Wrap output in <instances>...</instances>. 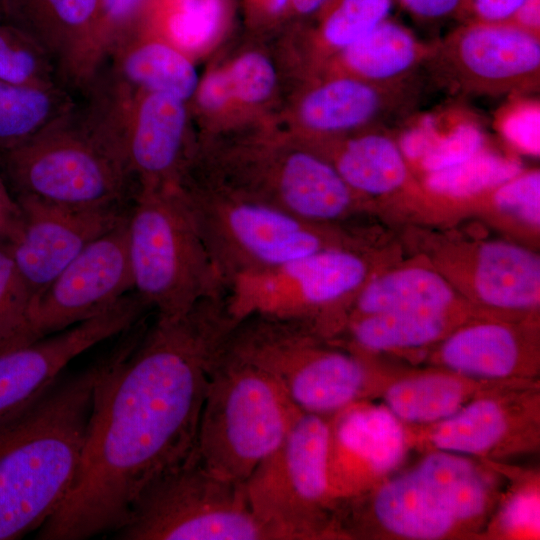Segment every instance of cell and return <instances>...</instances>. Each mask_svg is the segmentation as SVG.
Returning <instances> with one entry per match:
<instances>
[{"instance_id":"cell-1","label":"cell","mask_w":540,"mask_h":540,"mask_svg":"<svg viewBox=\"0 0 540 540\" xmlns=\"http://www.w3.org/2000/svg\"><path fill=\"white\" fill-rule=\"evenodd\" d=\"M235 324L221 298L184 316L136 324L101 361L80 465L38 539L116 532L159 474L196 449L211 368Z\"/></svg>"},{"instance_id":"cell-2","label":"cell","mask_w":540,"mask_h":540,"mask_svg":"<svg viewBox=\"0 0 540 540\" xmlns=\"http://www.w3.org/2000/svg\"><path fill=\"white\" fill-rule=\"evenodd\" d=\"M101 361L0 418V540L39 529L76 477Z\"/></svg>"},{"instance_id":"cell-3","label":"cell","mask_w":540,"mask_h":540,"mask_svg":"<svg viewBox=\"0 0 540 540\" xmlns=\"http://www.w3.org/2000/svg\"><path fill=\"white\" fill-rule=\"evenodd\" d=\"M191 172L316 223L335 224L361 202L323 155L289 132L202 138Z\"/></svg>"},{"instance_id":"cell-4","label":"cell","mask_w":540,"mask_h":540,"mask_svg":"<svg viewBox=\"0 0 540 540\" xmlns=\"http://www.w3.org/2000/svg\"><path fill=\"white\" fill-rule=\"evenodd\" d=\"M126 238L133 292L156 317L178 319L226 292L178 186L137 190Z\"/></svg>"},{"instance_id":"cell-5","label":"cell","mask_w":540,"mask_h":540,"mask_svg":"<svg viewBox=\"0 0 540 540\" xmlns=\"http://www.w3.org/2000/svg\"><path fill=\"white\" fill-rule=\"evenodd\" d=\"M301 413L274 377L223 347L209 375L197 457L215 475L244 483Z\"/></svg>"},{"instance_id":"cell-6","label":"cell","mask_w":540,"mask_h":540,"mask_svg":"<svg viewBox=\"0 0 540 540\" xmlns=\"http://www.w3.org/2000/svg\"><path fill=\"white\" fill-rule=\"evenodd\" d=\"M15 194L76 209L125 207L136 186L110 141L76 106L24 143L0 151Z\"/></svg>"},{"instance_id":"cell-7","label":"cell","mask_w":540,"mask_h":540,"mask_svg":"<svg viewBox=\"0 0 540 540\" xmlns=\"http://www.w3.org/2000/svg\"><path fill=\"white\" fill-rule=\"evenodd\" d=\"M227 284L325 248L351 245L334 224L309 221L188 173L178 185Z\"/></svg>"},{"instance_id":"cell-8","label":"cell","mask_w":540,"mask_h":540,"mask_svg":"<svg viewBox=\"0 0 540 540\" xmlns=\"http://www.w3.org/2000/svg\"><path fill=\"white\" fill-rule=\"evenodd\" d=\"M114 536L124 540H278L252 510L245 484L209 471L196 451L147 484Z\"/></svg>"},{"instance_id":"cell-9","label":"cell","mask_w":540,"mask_h":540,"mask_svg":"<svg viewBox=\"0 0 540 540\" xmlns=\"http://www.w3.org/2000/svg\"><path fill=\"white\" fill-rule=\"evenodd\" d=\"M325 339L302 322L252 315L237 320L224 348L274 377L302 412L325 416L351 406L369 383L361 357Z\"/></svg>"},{"instance_id":"cell-10","label":"cell","mask_w":540,"mask_h":540,"mask_svg":"<svg viewBox=\"0 0 540 540\" xmlns=\"http://www.w3.org/2000/svg\"><path fill=\"white\" fill-rule=\"evenodd\" d=\"M369 265L352 245L333 246L233 278L226 301L236 320L259 315L305 323L328 337L347 323Z\"/></svg>"},{"instance_id":"cell-11","label":"cell","mask_w":540,"mask_h":540,"mask_svg":"<svg viewBox=\"0 0 540 540\" xmlns=\"http://www.w3.org/2000/svg\"><path fill=\"white\" fill-rule=\"evenodd\" d=\"M332 435L325 416L302 412L244 482L252 510L278 540L335 536L327 518L338 497L331 478Z\"/></svg>"},{"instance_id":"cell-12","label":"cell","mask_w":540,"mask_h":540,"mask_svg":"<svg viewBox=\"0 0 540 540\" xmlns=\"http://www.w3.org/2000/svg\"><path fill=\"white\" fill-rule=\"evenodd\" d=\"M82 108L114 145L139 189L178 186L197 147L187 101L158 92H131L95 78Z\"/></svg>"},{"instance_id":"cell-13","label":"cell","mask_w":540,"mask_h":540,"mask_svg":"<svg viewBox=\"0 0 540 540\" xmlns=\"http://www.w3.org/2000/svg\"><path fill=\"white\" fill-rule=\"evenodd\" d=\"M423 68L456 95H530L540 86V36L505 23L463 21L433 41Z\"/></svg>"},{"instance_id":"cell-14","label":"cell","mask_w":540,"mask_h":540,"mask_svg":"<svg viewBox=\"0 0 540 540\" xmlns=\"http://www.w3.org/2000/svg\"><path fill=\"white\" fill-rule=\"evenodd\" d=\"M423 87L419 75L388 84L346 76L313 77L296 100L289 133L314 144L383 129L414 114Z\"/></svg>"},{"instance_id":"cell-15","label":"cell","mask_w":540,"mask_h":540,"mask_svg":"<svg viewBox=\"0 0 540 540\" xmlns=\"http://www.w3.org/2000/svg\"><path fill=\"white\" fill-rule=\"evenodd\" d=\"M126 220L85 247L33 300L29 342L96 316L133 292Z\"/></svg>"},{"instance_id":"cell-16","label":"cell","mask_w":540,"mask_h":540,"mask_svg":"<svg viewBox=\"0 0 540 540\" xmlns=\"http://www.w3.org/2000/svg\"><path fill=\"white\" fill-rule=\"evenodd\" d=\"M148 307L131 292L111 307L57 333L0 353V418L46 390L77 356L138 322Z\"/></svg>"},{"instance_id":"cell-17","label":"cell","mask_w":540,"mask_h":540,"mask_svg":"<svg viewBox=\"0 0 540 540\" xmlns=\"http://www.w3.org/2000/svg\"><path fill=\"white\" fill-rule=\"evenodd\" d=\"M22 228L11 244L17 270L33 300L92 241L120 224L126 207L76 209L15 194Z\"/></svg>"},{"instance_id":"cell-18","label":"cell","mask_w":540,"mask_h":540,"mask_svg":"<svg viewBox=\"0 0 540 540\" xmlns=\"http://www.w3.org/2000/svg\"><path fill=\"white\" fill-rule=\"evenodd\" d=\"M98 0H5L4 20L36 41L67 85L85 89L96 73Z\"/></svg>"},{"instance_id":"cell-19","label":"cell","mask_w":540,"mask_h":540,"mask_svg":"<svg viewBox=\"0 0 540 540\" xmlns=\"http://www.w3.org/2000/svg\"><path fill=\"white\" fill-rule=\"evenodd\" d=\"M95 76L131 92L166 93L187 102L199 82L191 58L135 25L114 43Z\"/></svg>"},{"instance_id":"cell-20","label":"cell","mask_w":540,"mask_h":540,"mask_svg":"<svg viewBox=\"0 0 540 540\" xmlns=\"http://www.w3.org/2000/svg\"><path fill=\"white\" fill-rule=\"evenodd\" d=\"M432 46L389 17L333 56L314 77L346 76L376 84L406 81L419 75Z\"/></svg>"},{"instance_id":"cell-21","label":"cell","mask_w":540,"mask_h":540,"mask_svg":"<svg viewBox=\"0 0 540 540\" xmlns=\"http://www.w3.org/2000/svg\"><path fill=\"white\" fill-rule=\"evenodd\" d=\"M305 144L323 155L361 200L394 193L409 181L408 162L383 129Z\"/></svg>"},{"instance_id":"cell-22","label":"cell","mask_w":540,"mask_h":540,"mask_svg":"<svg viewBox=\"0 0 540 540\" xmlns=\"http://www.w3.org/2000/svg\"><path fill=\"white\" fill-rule=\"evenodd\" d=\"M236 0H144L134 23L194 62L230 29Z\"/></svg>"},{"instance_id":"cell-23","label":"cell","mask_w":540,"mask_h":540,"mask_svg":"<svg viewBox=\"0 0 540 540\" xmlns=\"http://www.w3.org/2000/svg\"><path fill=\"white\" fill-rule=\"evenodd\" d=\"M473 287L481 301L502 309H530L540 300V259L521 246L490 241L476 253Z\"/></svg>"},{"instance_id":"cell-24","label":"cell","mask_w":540,"mask_h":540,"mask_svg":"<svg viewBox=\"0 0 540 540\" xmlns=\"http://www.w3.org/2000/svg\"><path fill=\"white\" fill-rule=\"evenodd\" d=\"M371 512L387 531L406 539H440L458 525L434 493L410 471L385 482L376 491Z\"/></svg>"},{"instance_id":"cell-25","label":"cell","mask_w":540,"mask_h":540,"mask_svg":"<svg viewBox=\"0 0 540 540\" xmlns=\"http://www.w3.org/2000/svg\"><path fill=\"white\" fill-rule=\"evenodd\" d=\"M394 0H327L300 25L313 77L333 56L390 17Z\"/></svg>"},{"instance_id":"cell-26","label":"cell","mask_w":540,"mask_h":540,"mask_svg":"<svg viewBox=\"0 0 540 540\" xmlns=\"http://www.w3.org/2000/svg\"><path fill=\"white\" fill-rule=\"evenodd\" d=\"M453 301V289L440 274L409 267L367 280L352 302L347 322L383 312H447Z\"/></svg>"},{"instance_id":"cell-27","label":"cell","mask_w":540,"mask_h":540,"mask_svg":"<svg viewBox=\"0 0 540 540\" xmlns=\"http://www.w3.org/2000/svg\"><path fill=\"white\" fill-rule=\"evenodd\" d=\"M440 360L463 376L506 378L518 369L520 346L509 327L480 323L450 335L440 348Z\"/></svg>"},{"instance_id":"cell-28","label":"cell","mask_w":540,"mask_h":540,"mask_svg":"<svg viewBox=\"0 0 540 540\" xmlns=\"http://www.w3.org/2000/svg\"><path fill=\"white\" fill-rule=\"evenodd\" d=\"M333 438L376 474L394 469L406 452L400 420L386 406L348 409L333 429Z\"/></svg>"},{"instance_id":"cell-29","label":"cell","mask_w":540,"mask_h":540,"mask_svg":"<svg viewBox=\"0 0 540 540\" xmlns=\"http://www.w3.org/2000/svg\"><path fill=\"white\" fill-rule=\"evenodd\" d=\"M410 472L434 493L458 524L477 519L488 507L487 480L460 454L433 452Z\"/></svg>"},{"instance_id":"cell-30","label":"cell","mask_w":540,"mask_h":540,"mask_svg":"<svg viewBox=\"0 0 540 540\" xmlns=\"http://www.w3.org/2000/svg\"><path fill=\"white\" fill-rule=\"evenodd\" d=\"M66 86H23L0 79V151L16 147L70 113Z\"/></svg>"},{"instance_id":"cell-31","label":"cell","mask_w":540,"mask_h":540,"mask_svg":"<svg viewBox=\"0 0 540 540\" xmlns=\"http://www.w3.org/2000/svg\"><path fill=\"white\" fill-rule=\"evenodd\" d=\"M354 344L369 351L423 346L447 327L446 312L393 311L364 315L347 322Z\"/></svg>"},{"instance_id":"cell-32","label":"cell","mask_w":540,"mask_h":540,"mask_svg":"<svg viewBox=\"0 0 540 540\" xmlns=\"http://www.w3.org/2000/svg\"><path fill=\"white\" fill-rule=\"evenodd\" d=\"M469 387L454 376L432 374L400 380L385 392L386 407L410 423L440 422L456 413L469 396Z\"/></svg>"},{"instance_id":"cell-33","label":"cell","mask_w":540,"mask_h":540,"mask_svg":"<svg viewBox=\"0 0 540 540\" xmlns=\"http://www.w3.org/2000/svg\"><path fill=\"white\" fill-rule=\"evenodd\" d=\"M510 419L497 400L483 398L463 405L438 422L429 439L438 450L456 454H483L496 447L508 432Z\"/></svg>"},{"instance_id":"cell-34","label":"cell","mask_w":540,"mask_h":540,"mask_svg":"<svg viewBox=\"0 0 540 540\" xmlns=\"http://www.w3.org/2000/svg\"><path fill=\"white\" fill-rule=\"evenodd\" d=\"M431 146L417 163L424 174L456 166L488 147L482 124L460 107L423 115Z\"/></svg>"},{"instance_id":"cell-35","label":"cell","mask_w":540,"mask_h":540,"mask_svg":"<svg viewBox=\"0 0 540 540\" xmlns=\"http://www.w3.org/2000/svg\"><path fill=\"white\" fill-rule=\"evenodd\" d=\"M522 171L517 158L487 147L456 166L425 174L424 186L440 196L464 199L488 192Z\"/></svg>"},{"instance_id":"cell-36","label":"cell","mask_w":540,"mask_h":540,"mask_svg":"<svg viewBox=\"0 0 540 540\" xmlns=\"http://www.w3.org/2000/svg\"><path fill=\"white\" fill-rule=\"evenodd\" d=\"M0 79L32 87L66 86L45 50L4 19H0Z\"/></svg>"},{"instance_id":"cell-37","label":"cell","mask_w":540,"mask_h":540,"mask_svg":"<svg viewBox=\"0 0 540 540\" xmlns=\"http://www.w3.org/2000/svg\"><path fill=\"white\" fill-rule=\"evenodd\" d=\"M32 296L14 262L10 242L0 240V353L29 342Z\"/></svg>"},{"instance_id":"cell-38","label":"cell","mask_w":540,"mask_h":540,"mask_svg":"<svg viewBox=\"0 0 540 540\" xmlns=\"http://www.w3.org/2000/svg\"><path fill=\"white\" fill-rule=\"evenodd\" d=\"M224 68L236 110L262 106L275 91L277 73L262 52H244Z\"/></svg>"},{"instance_id":"cell-39","label":"cell","mask_w":540,"mask_h":540,"mask_svg":"<svg viewBox=\"0 0 540 540\" xmlns=\"http://www.w3.org/2000/svg\"><path fill=\"white\" fill-rule=\"evenodd\" d=\"M496 112L494 126L514 150L533 157L540 153V105L528 95L509 97Z\"/></svg>"},{"instance_id":"cell-40","label":"cell","mask_w":540,"mask_h":540,"mask_svg":"<svg viewBox=\"0 0 540 540\" xmlns=\"http://www.w3.org/2000/svg\"><path fill=\"white\" fill-rule=\"evenodd\" d=\"M495 206L531 226L540 224L539 170L522 171L494 189Z\"/></svg>"},{"instance_id":"cell-41","label":"cell","mask_w":540,"mask_h":540,"mask_svg":"<svg viewBox=\"0 0 540 540\" xmlns=\"http://www.w3.org/2000/svg\"><path fill=\"white\" fill-rule=\"evenodd\" d=\"M143 2L144 0H98L93 46L96 73L114 43L135 23Z\"/></svg>"},{"instance_id":"cell-42","label":"cell","mask_w":540,"mask_h":540,"mask_svg":"<svg viewBox=\"0 0 540 540\" xmlns=\"http://www.w3.org/2000/svg\"><path fill=\"white\" fill-rule=\"evenodd\" d=\"M188 103H192L196 114L205 121L236 111L224 66L209 69L199 79Z\"/></svg>"},{"instance_id":"cell-43","label":"cell","mask_w":540,"mask_h":540,"mask_svg":"<svg viewBox=\"0 0 540 540\" xmlns=\"http://www.w3.org/2000/svg\"><path fill=\"white\" fill-rule=\"evenodd\" d=\"M500 523L509 532L539 528V497L534 491L514 494L504 506Z\"/></svg>"},{"instance_id":"cell-44","label":"cell","mask_w":540,"mask_h":540,"mask_svg":"<svg viewBox=\"0 0 540 540\" xmlns=\"http://www.w3.org/2000/svg\"><path fill=\"white\" fill-rule=\"evenodd\" d=\"M415 19L437 23L451 18L464 21L469 0H397Z\"/></svg>"},{"instance_id":"cell-45","label":"cell","mask_w":540,"mask_h":540,"mask_svg":"<svg viewBox=\"0 0 540 540\" xmlns=\"http://www.w3.org/2000/svg\"><path fill=\"white\" fill-rule=\"evenodd\" d=\"M290 0H242L244 19L252 29H270L286 22Z\"/></svg>"},{"instance_id":"cell-46","label":"cell","mask_w":540,"mask_h":540,"mask_svg":"<svg viewBox=\"0 0 540 540\" xmlns=\"http://www.w3.org/2000/svg\"><path fill=\"white\" fill-rule=\"evenodd\" d=\"M526 0H469L464 21L503 23Z\"/></svg>"},{"instance_id":"cell-47","label":"cell","mask_w":540,"mask_h":540,"mask_svg":"<svg viewBox=\"0 0 540 540\" xmlns=\"http://www.w3.org/2000/svg\"><path fill=\"white\" fill-rule=\"evenodd\" d=\"M22 210L0 173V240L12 243L22 228Z\"/></svg>"},{"instance_id":"cell-48","label":"cell","mask_w":540,"mask_h":540,"mask_svg":"<svg viewBox=\"0 0 540 540\" xmlns=\"http://www.w3.org/2000/svg\"><path fill=\"white\" fill-rule=\"evenodd\" d=\"M503 23L540 36V0H526Z\"/></svg>"},{"instance_id":"cell-49","label":"cell","mask_w":540,"mask_h":540,"mask_svg":"<svg viewBox=\"0 0 540 540\" xmlns=\"http://www.w3.org/2000/svg\"><path fill=\"white\" fill-rule=\"evenodd\" d=\"M327 0H290L286 22L296 20L299 23L311 18ZM285 22V23H286Z\"/></svg>"},{"instance_id":"cell-50","label":"cell","mask_w":540,"mask_h":540,"mask_svg":"<svg viewBox=\"0 0 540 540\" xmlns=\"http://www.w3.org/2000/svg\"><path fill=\"white\" fill-rule=\"evenodd\" d=\"M5 0H0V19H4Z\"/></svg>"}]
</instances>
